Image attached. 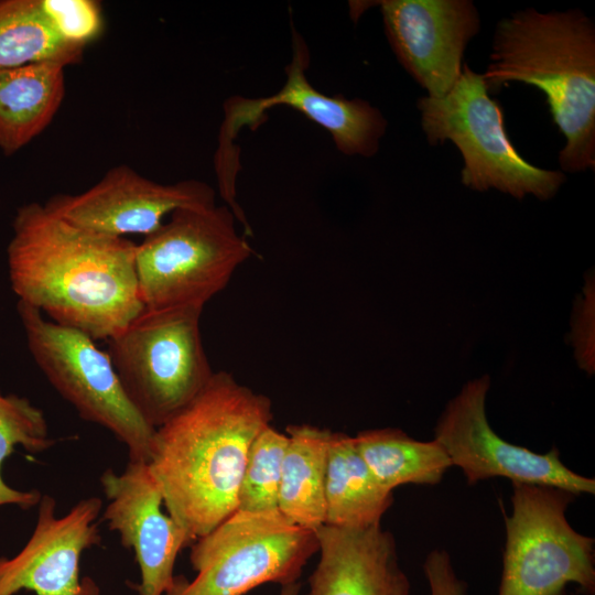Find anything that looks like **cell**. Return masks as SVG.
Returning <instances> with one entry per match:
<instances>
[{
    "label": "cell",
    "instance_id": "4",
    "mask_svg": "<svg viewBox=\"0 0 595 595\" xmlns=\"http://www.w3.org/2000/svg\"><path fill=\"white\" fill-rule=\"evenodd\" d=\"M236 223L226 204L215 203L176 209L145 236L136 251L143 309H204L253 253Z\"/></svg>",
    "mask_w": 595,
    "mask_h": 595
},
{
    "label": "cell",
    "instance_id": "6",
    "mask_svg": "<svg viewBox=\"0 0 595 595\" xmlns=\"http://www.w3.org/2000/svg\"><path fill=\"white\" fill-rule=\"evenodd\" d=\"M423 132L431 145L452 141L464 159L462 183L474 191L497 190L517 199H551L565 175L526 161L510 142L504 111L490 98L482 74L464 65L452 89L441 98L418 100Z\"/></svg>",
    "mask_w": 595,
    "mask_h": 595
},
{
    "label": "cell",
    "instance_id": "15",
    "mask_svg": "<svg viewBox=\"0 0 595 595\" xmlns=\"http://www.w3.org/2000/svg\"><path fill=\"white\" fill-rule=\"evenodd\" d=\"M385 32L398 61L432 98L462 74V58L480 21L470 0H382Z\"/></svg>",
    "mask_w": 595,
    "mask_h": 595
},
{
    "label": "cell",
    "instance_id": "2",
    "mask_svg": "<svg viewBox=\"0 0 595 595\" xmlns=\"http://www.w3.org/2000/svg\"><path fill=\"white\" fill-rule=\"evenodd\" d=\"M273 419L269 397L215 371L154 431L149 467L167 513L195 541L237 510L249 448Z\"/></svg>",
    "mask_w": 595,
    "mask_h": 595
},
{
    "label": "cell",
    "instance_id": "5",
    "mask_svg": "<svg viewBox=\"0 0 595 595\" xmlns=\"http://www.w3.org/2000/svg\"><path fill=\"white\" fill-rule=\"evenodd\" d=\"M203 309H143L108 339L121 387L140 416L159 428L207 386L214 370L202 333Z\"/></svg>",
    "mask_w": 595,
    "mask_h": 595
},
{
    "label": "cell",
    "instance_id": "17",
    "mask_svg": "<svg viewBox=\"0 0 595 595\" xmlns=\"http://www.w3.org/2000/svg\"><path fill=\"white\" fill-rule=\"evenodd\" d=\"M64 69L52 62L0 69V150L6 155L50 125L65 95Z\"/></svg>",
    "mask_w": 595,
    "mask_h": 595
},
{
    "label": "cell",
    "instance_id": "3",
    "mask_svg": "<svg viewBox=\"0 0 595 595\" xmlns=\"http://www.w3.org/2000/svg\"><path fill=\"white\" fill-rule=\"evenodd\" d=\"M488 93L510 82L541 89L565 145L563 172L595 167V28L580 10L542 13L532 8L496 26L490 63L482 75Z\"/></svg>",
    "mask_w": 595,
    "mask_h": 595
},
{
    "label": "cell",
    "instance_id": "10",
    "mask_svg": "<svg viewBox=\"0 0 595 595\" xmlns=\"http://www.w3.org/2000/svg\"><path fill=\"white\" fill-rule=\"evenodd\" d=\"M490 378L483 375L467 381L450 400L434 430L452 465L459 467L469 485L494 477L512 484L555 487L572 495L594 494L595 480L565 466L556 447L539 454L507 442L490 426L486 398Z\"/></svg>",
    "mask_w": 595,
    "mask_h": 595
},
{
    "label": "cell",
    "instance_id": "24",
    "mask_svg": "<svg viewBox=\"0 0 595 595\" xmlns=\"http://www.w3.org/2000/svg\"><path fill=\"white\" fill-rule=\"evenodd\" d=\"M56 33L67 43L85 48L102 28L100 4L94 0H40Z\"/></svg>",
    "mask_w": 595,
    "mask_h": 595
},
{
    "label": "cell",
    "instance_id": "26",
    "mask_svg": "<svg viewBox=\"0 0 595 595\" xmlns=\"http://www.w3.org/2000/svg\"><path fill=\"white\" fill-rule=\"evenodd\" d=\"M301 583L293 582L281 586L280 595H300Z\"/></svg>",
    "mask_w": 595,
    "mask_h": 595
},
{
    "label": "cell",
    "instance_id": "21",
    "mask_svg": "<svg viewBox=\"0 0 595 595\" xmlns=\"http://www.w3.org/2000/svg\"><path fill=\"white\" fill-rule=\"evenodd\" d=\"M83 52L56 33L40 0L0 1V69L42 62L66 67L80 62Z\"/></svg>",
    "mask_w": 595,
    "mask_h": 595
},
{
    "label": "cell",
    "instance_id": "12",
    "mask_svg": "<svg viewBox=\"0 0 595 595\" xmlns=\"http://www.w3.org/2000/svg\"><path fill=\"white\" fill-rule=\"evenodd\" d=\"M292 33L293 55L285 68L283 87L268 97H232L225 102L217 154L234 156L231 140L244 126L256 129L262 123L266 110L288 106L328 131L342 153L365 158L375 155L387 129L382 113L366 100L328 96L314 88L305 75L309 50L299 33L294 30Z\"/></svg>",
    "mask_w": 595,
    "mask_h": 595
},
{
    "label": "cell",
    "instance_id": "7",
    "mask_svg": "<svg viewBox=\"0 0 595 595\" xmlns=\"http://www.w3.org/2000/svg\"><path fill=\"white\" fill-rule=\"evenodd\" d=\"M190 548L195 576L175 575L163 595H245L266 583L298 582L318 541L279 510H236Z\"/></svg>",
    "mask_w": 595,
    "mask_h": 595
},
{
    "label": "cell",
    "instance_id": "25",
    "mask_svg": "<svg viewBox=\"0 0 595 595\" xmlns=\"http://www.w3.org/2000/svg\"><path fill=\"white\" fill-rule=\"evenodd\" d=\"M423 571L430 595H466V583L456 576L447 552H430L423 563Z\"/></svg>",
    "mask_w": 595,
    "mask_h": 595
},
{
    "label": "cell",
    "instance_id": "13",
    "mask_svg": "<svg viewBox=\"0 0 595 595\" xmlns=\"http://www.w3.org/2000/svg\"><path fill=\"white\" fill-rule=\"evenodd\" d=\"M101 508L100 498L89 497L57 517L55 499L42 495L28 542L14 556H0V595L22 589L35 595H99L91 578L80 577L79 562L87 549L101 542Z\"/></svg>",
    "mask_w": 595,
    "mask_h": 595
},
{
    "label": "cell",
    "instance_id": "23",
    "mask_svg": "<svg viewBox=\"0 0 595 595\" xmlns=\"http://www.w3.org/2000/svg\"><path fill=\"white\" fill-rule=\"evenodd\" d=\"M288 435L271 424L255 437L247 456L238 493L237 510L267 512L278 510L282 464Z\"/></svg>",
    "mask_w": 595,
    "mask_h": 595
},
{
    "label": "cell",
    "instance_id": "14",
    "mask_svg": "<svg viewBox=\"0 0 595 595\" xmlns=\"http://www.w3.org/2000/svg\"><path fill=\"white\" fill-rule=\"evenodd\" d=\"M100 486L108 500L101 518L132 549L140 569L139 595H163L174 581L178 553L194 540L166 512L163 496L145 461L129 459L123 472L107 468Z\"/></svg>",
    "mask_w": 595,
    "mask_h": 595
},
{
    "label": "cell",
    "instance_id": "20",
    "mask_svg": "<svg viewBox=\"0 0 595 595\" xmlns=\"http://www.w3.org/2000/svg\"><path fill=\"white\" fill-rule=\"evenodd\" d=\"M356 447L377 480L388 490L413 484L436 485L452 462L436 441H418L400 429L360 431Z\"/></svg>",
    "mask_w": 595,
    "mask_h": 595
},
{
    "label": "cell",
    "instance_id": "22",
    "mask_svg": "<svg viewBox=\"0 0 595 595\" xmlns=\"http://www.w3.org/2000/svg\"><path fill=\"white\" fill-rule=\"evenodd\" d=\"M54 444L55 440L50 435L47 421L40 408L24 397L0 392V507L14 505L28 510L37 506L42 497L36 489L18 490L4 482L2 466L15 446L41 453Z\"/></svg>",
    "mask_w": 595,
    "mask_h": 595
},
{
    "label": "cell",
    "instance_id": "9",
    "mask_svg": "<svg viewBox=\"0 0 595 595\" xmlns=\"http://www.w3.org/2000/svg\"><path fill=\"white\" fill-rule=\"evenodd\" d=\"M18 315L35 364L85 421L111 432L129 459L149 462L154 431L127 398L107 351L88 335L46 320L18 302Z\"/></svg>",
    "mask_w": 595,
    "mask_h": 595
},
{
    "label": "cell",
    "instance_id": "16",
    "mask_svg": "<svg viewBox=\"0 0 595 595\" xmlns=\"http://www.w3.org/2000/svg\"><path fill=\"white\" fill-rule=\"evenodd\" d=\"M315 533L320 559L305 595H410L394 537L381 524L364 529L324 524Z\"/></svg>",
    "mask_w": 595,
    "mask_h": 595
},
{
    "label": "cell",
    "instance_id": "19",
    "mask_svg": "<svg viewBox=\"0 0 595 595\" xmlns=\"http://www.w3.org/2000/svg\"><path fill=\"white\" fill-rule=\"evenodd\" d=\"M332 431L311 424L286 426L278 497L279 512L291 523L316 531L325 524V477Z\"/></svg>",
    "mask_w": 595,
    "mask_h": 595
},
{
    "label": "cell",
    "instance_id": "11",
    "mask_svg": "<svg viewBox=\"0 0 595 595\" xmlns=\"http://www.w3.org/2000/svg\"><path fill=\"white\" fill-rule=\"evenodd\" d=\"M213 204L215 191L203 181L161 184L122 164L109 170L87 191L55 195L44 205L80 228L126 238L154 232L162 226L163 218L176 209Z\"/></svg>",
    "mask_w": 595,
    "mask_h": 595
},
{
    "label": "cell",
    "instance_id": "8",
    "mask_svg": "<svg viewBox=\"0 0 595 595\" xmlns=\"http://www.w3.org/2000/svg\"><path fill=\"white\" fill-rule=\"evenodd\" d=\"M574 495L542 485L512 484L498 595H564L575 583L595 592V540L566 519Z\"/></svg>",
    "mask_w": 595,
    "mask_h": 595
},
{
    "label": "cell",
    "instance_id": "18",
    "mask_svg": "<svg viewBox=\"0 0 595 595\" xmlns=\"http://www.w3.org/2000/svg\"><path fill=\"white\" fill-rule=\"evenodd\" d=\"M392 493L374 476L354 436L332 431L325 477V524L347 529L380 524L393 504Z\"/></svg>",
    "mask_w": 595,
    "mask_h": 595
},
{
    "label": "cell",
    "instance_id": "1",
    "mask_svg": "<svg viewBox=\"0 0 595 595\" xmlns=\"http://www.w3.org/2000/svg\"><path fill=\"white\" fill-rule=\"evenodd\" d=\"M7 248L21 303L94 340L110 339L142 310L137 244L73 225L44 204L18 208Z\"/></svg>",
    "mask_w": 595,
    "mask_h": 595
}]
</instances>
